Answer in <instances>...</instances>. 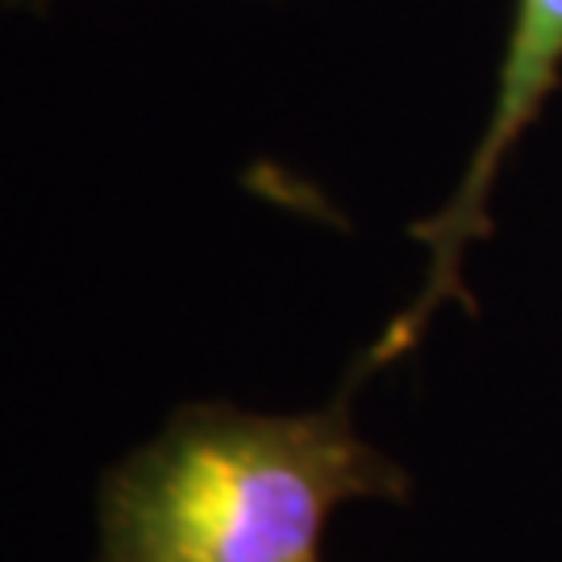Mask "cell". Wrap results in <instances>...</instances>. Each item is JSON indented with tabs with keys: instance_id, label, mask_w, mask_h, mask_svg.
Wrapping results in <instances>:
<instances>
[{
	"instance_id": "cell-1",
	"label": "cell",
	"mask_w": 562,
	"mask_h": 562,
	"mask_svg": "<svg viewBox=\"0 0 562 562\" xmlns=\"http://www.w3.org/2000/svg\"><path fill=\"white\" fill-rule=\"evenodd\" d=\"M408 471L350 417L180 404L97 492V562H322L341 504L404 501Z\"/></svg>"
},
{
	"instance_id": "cell-2",
	"label": "cell",
	"mask_w": 562,
	"mask_h": 562,
	"mask_svg": "<svg viewBox=\"0 0 562 562\" xmlns=\"http://www.w3.org/2000/svg\"><path fill=\"white\" fill-rule=\"evenodd\" d=\"M559 80L562 0H517L501 50L492 109H487L483 134L471 150V159H467V171L459 176L442 209L413 225V238L425 246L422 292L375 338L362 367L355 371V380L404 359L425 338V329L434 325V317L446 304H467V259L492 234V201H496L504 167H508L525 134L533 130V121L542 117L546 101L554 97Z\"/></svg>"
},
{
	"instance_id": "cell-3",
	"label": "cell",
	"mask_w": 562,
	"mask_h": 562,
	"mask_svg": "<svg viewBox=\"0 0 562 562\" xmlns=\"http://www.w3.org/2000/svg\"><path fill=\"white\" fill-rule=\"evenodd\" d=\"M13 4H38V0H13Z\"/></svg>"
}]
</instances>
